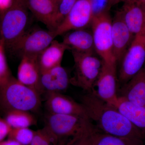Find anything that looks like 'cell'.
Returning <instances> with one entry per match:
<instances>
[{
    "mask_svg": "<svg viewBox=\"0 0 145 145\" xmlns=\"http://www.w3.org/2000/svg\"><path fill=\"white\" fill-rule=\"evenodd\" d=\"M89 120L87 116L49 113L46 117L45 127L59 142L77 134Z\"/></svg>",
    "mask_w": 145,
    "mask_h": 145,
    "instance_id": "6",
    "label": "cell"
},
{
    "mask_svg": "<svg viewBox=\"0 0 145 145\" xmlns=\"http://www.w3.org/2000/svg\"><path fill=\"white\" fill-rule=\"evenodd\" d=\"M4 45L0 40V87L7 83L12 78L4 53Z\"/></svg>",
    "mask_w": 145,
    "mask_h": 145,
    "instance_id": "27",
    "label": "cell"
},
{
    "mask_svg": "<svg viewBox=\"0 0 145 145\" xmlns=\"http://www.w3.org/2000/svg\"><path fill=\"white\" fill-rule=\"evenodd\" d=\"M117 109L138 129L145 134V106L138 105L119 97Z\"/></svg>",
    "mask_w": 145,
    "mask_h": 145,
    "instance_id": "20",
    "label": "cell"
},
{
    "mask_svg": "<svg viewBox=\"0 0 145 145\" xmlns=\"http://www.w3.org/2000/svg\"><path fill=\"white\" fill-rule=\"evenodd\" d=\"M134 36H145V3L141 0H126L119 10Z\"/></svg>",
    "mask_w": 145,
    "mask_h": 145,
    "instance_id": "11",
    "label": "cell"
},
{
    "mask_svg": "<svg viewBox=\"0 0 145 145\" xmlns=\"http://www.w3.org/2000/svg\"><path fill=\"white\" fill-rule=\"evenodd\" d=\"M87 116L106 134L142 140L145 134L117 109L101 100L94 91L82 97V103Z\"/></svg>",
    "mask_w": 145,
    "mask_h": 145,
    "instance_id": "1",
    "label": "cell"
},
{
    "mask_svg": "<svg viewBox=\"0 0 145 145\" xmlns=\"http://www.w3.org/2000/svg\"><path fill=\"white\" fill-rule=\"evenodd\" d=\"M99 133L89 120L82 129L61 145H95Z\"/></svg>",
    "mask_w": 145,
    "mask_h": 145,
    "instance_id": "21",
    "label": "cell"
},
{
    "mask_svg": "<svg viewBox=\"0 0 145 145\" xmlns=\"http://www.w3.org/2000/svg\"><path fill=\"white\" fill-rule=\"evenodd\" d=\"M0 145H22L17 141L12 140V139H8V140L5 141L0 142Z\"/></svg>",
    "mask_w": 145,
    "mask_h": 145,
    "instance_id": "31",
    "label": "cell"
},
{
    "mask_svg": "<svg viewBox=\"0 0 145 145\" xmlns=\"http://www.w3.org/2000/svg\"><path fill=\"white\" fill-rule=\"evenodd\" d=\"M78 1V0H60L59 1L57 5V13L55 20L57 28L66 16H67Z\"/></svg>",
    "mask_w": 145,
    "mask_h": 145,
    "instance_id": "26",
    "label": "cell"
},
{
    "mask_svg": "<svg viewBox=\"0 0 145 145\" xmlns=\"http://www.w3.org/2000/svg\"><path fill=\"white\" fill-rule=\"evenodd\" d=\"M52 1L54 2L55 3H56V4L57 5V4L58 3L59 1L60 0H52Z\"/></svg>",
    "mask_w": 145,
    "mask_h": 145,
    "instance_id": "33",
    "label": "cell"
},
{
    "mask_svg": "<svg viewBox=\"0 0 145 145\" xmlns=\"http://www.w3.org/2000/svg\"><path fill=\"white\" fill-rule=\"evenodd\" d=\"M126 0H109L112 6L114 5L119 2H124Z\"/></svg>",
    "mask_w": 145,
    "mask_h": 145,
    "instance_id": "32",
    "label": "cell"
},
{
    "mask_svg": "<svg viewBox=\"0 0 145 145\" xmlns=\"http://www.w3.org/2000/svg\"><path fill=\"white\" fill-rule=\"evenodd\" d=\"M112 34L113 54L117 62H120L135 36L130 31L119 11L112 20Z\"/></svg>",
    "mask_w": 145,
    "mask_h": 145,
    "instance_id": "12",
    "label": "cell"
},
{
    "mask_svg": "<svg viewBox=\"0 0 145 145\" xmlns=\"http://www.w3.org/2000/svg\"><path fill=\"white\" fill-rule=\"evenodd\" d=\"M142 37V39H143V41H144V43L145 44V36H141Z\"/></svg>",
    "mask_w": 145,
    "mask_h": 145,
    "instance_id": "34",
    "label": "cell"
},
{
    "mask_svg": "<svg viewBox=\"0 0 145 145\" xmlns=\"http://www.w3.org/2000/svg\"><path fill=\"white\" fill-rule=\"evenodd\" d=\"M54 31L36 29L25 32L12 48V49L23 56L38 57L56 38Z\"/></svg>",
    "mask_w": 145,
    "mask_h": 145,
    "instance_id": "8",
    "label": "cell"
},
{
    "mask_svg": "<svg viewBox=\"0 0 145 145\" xmlns=\"http://www.w3.org/2000/svg\"><path fill=\"white\" fill-rule=\"evenodd\" d=\"M18 66L17 80L20 82L35 89L40 94L43 92L40 84L41 71L38 57L23 56Z\"/></svg>",
    "mask_w": 145,
    "mask_h": 145,
    "instance_id": "14",
    "label": "cell"
},
{
    "mask_svg": "<svg viewBox=\"0 0 145 145\" xmlns=\"http://www.w3.org/2000/svg\"><path fill=\"white\" fill-rule=\"evenodd\" d=\"M67 71L61 65L41 72L40 84L43 91L60 92L68 87L71 83Z\"/></svg>",
    "mask_w": 145,
    "mask_h": 145,
    "instance_id": "15",
    "label": "cell"
},
{
    "mask_svg": "<svg viewBox=\"0 0 145 145\" xmlns=\"http://www.w3.org/2000/svg\"><path fill=\"white\" fill-rule=\"evenodd\" d=\"M46 105L50 113L87 116L82 104L60 92L48 93Z\"/></svg>",
    "mask_w": 145,
    "mask_h": 145,
    "instance_id": "13",
    "label": "cell"
},
{
    "mask_svg": "<svg viewBox=\"0 0 145 145\" xmlns=\"http://www.w3.org/2000/svg\"><path fill=\"white\" fill-rule=\"evenodd\" d=\"M142 2H143V3H145V0H141Z\"/></svg>",
    "mask_w": 145,
    "mask_h": 145,
    "instance_id": "35",
    "label": "cell"
},
{
    "mask_svg": "<svg viewBox=\"0 0 145 145\" xmlns=\"http://www.w3.org/2000/svg\"><path fill=\"white\" fill-rule=\"evenodd\" d=\"M41 103L40 94L38 91L13 77L0 87V106L6 112L14 110L36 111Z\"/></svg>",
    "mask_w": 145,
    "mask_h": 145,
    "instance_id": "2",
    "label": "cell"
},
{
    "mask_svg": "<svg viewBox=\"0 0 145 145\" xmlns=\"http://www.w3.org/2000/svg\"><path fill=\"white\" fill-rule=\"evenodd\" d=\"M59 142L45 127L35 131L30 145H58Z\"/></svg>",
    "mask_w": 145,
    "mask_h": 145,
    "instance_id": "25",
    "label": "cell"
},
{
    "mask_svg": "<svg viewBox=\"0 0 145 145\" xmlns=\"http://www.w3.org/2000/svg\"><path fill=\"white\" fill-rule=\"evenodd\" d=\"M93 18L90 0H78L57 27L55 35L57 37L72 30L86 28L91 25Z\"/></svg>",
    "mask_w": 145,
    "mask_h": 145,
    "instance_id": "9",
    "label": "cell"
},
{
    "mask_svg": "<svg viewBox=\"0 0 145 145\" xmlns=\"http://www.w3.org/2000/svg\"><path fill=\"white\" fill-rule=\"evenodd\" d=\"M68 48L62 42L54 40L38 56L41 71H45L61 65L63 56Z\"/></svg>",
    "mask_w": 145,
    "mask_h": 145,
    "instance_id": "19",
    "label": "cell"
},
{
    "mask_svg": "<svg viewBox=\"0 0 145 145\" xmlns=\"http://www.w3.org/2000/svg\"><path fill=\"white\" fill-rule=\"evenodd\" d=\"M6 113L5 119L12 128L29 127L36 123L35 118L29 112L14 110Z\"/></svg>",
    "mask_w": 145,
    "mask_h": 145,
    "instance_id": "22",
    "label": "cell"
},
{
    "mask_svg": "<svg viewBox=\"0 0 145 145\" xmlns=\"http://www.w3.org/2000/svg\"><path fill=\"white\" fill-rule=\"evenodd\" d=\"M86 29H76L64 34L63 42L71 51L93 53L95 51L93 35Z\"/></svg>",
    "mask_w": 145,
    "mask_h": 145,
    "instance_id": "17",
    "label": "cell"
},
{
    "mask_svg": "<svg viewBox=\"0 0 145 145\" xmlns=\"http://www.w3.org/2000/svg\"><path fill=\"white\" fill-rule=\"evenodd\" d=\"M126 84L121 96L132 103L145 106V65Z\"/></svg>",
    "mask_w": 145,
    "mask_h": 145,
    "instance_id": "18",
    "label": "cell"
},
{
    "mask_svg": "<svg viewBox=\"0 0 145 145\" xmlns=\"http://www.w3.org/2000/svg\"><path fill=\"white\" fill-rule=\"evenodd\" d=\"M29 10L25 0H13L2 17L0 25L1 40L12 49L26 32Z\"/></svg>",
    "mask_w": 145,
    "mask_h": 145,
    "instance_id": "3",
    "label": "cell"
},
{
    "mask_svg": "<svg viewBox=\"0 0 145 145\" xmlns=\"http://www.w3.org/2000/svg\"><path fill=\"white\" fill-rule=\"evenodd\" d=\"M117 64H111L103 61L101 72L96 84L97 96L106 103L116 108L119 97L116 92Z\"/></svg>",
    "mask_w": 145,
    "mask_h": 145,
    "instance_id": "10",
    "label": "cell"
},
{
    "mask_svg": "<svg viewBox=\"0 0 145 145\" xmlns=\"http://www.w3.org/2000/svg\"><path fill=\"white\" fill-rule=\"evenodd\" d=\"M28 10L48 29L55 31L57 28V4L52 0H25Z\"/></svg>",
    "mask_w": 145,
    "mask_h": 145,
    "instance_id": "16",
    "label": "cell"
},
{
    "mask_svg": "<svg viewBox=\"0 0 145 145\" xmlns=\"http://www.w3.org/2000/svg\"><path fill=\"white\" fill-rule=\"evenodd\" d=\"M95 145H143L142 140L117 137L99 133Z\"/></svg>",
    "mask_w": 145,
    "mask_h": 145,
    "instance_id": "23",
    "label": "cell"
},
{
    "mask_svg": "<svg viewBox=\"0 0 145 145\" xmlns=\"http://www.w3.org/2000/svg\"><path fill=\"white\" fill-rule=\"evenodd\" d=\"M13 0H0V9L6 10L11 5Z\"/></svg>",
    "mask_w": 145,
    "mask_h": 145,
    "instance_id": "30",
    "label": "cell"
},
{
    "mask_svg": "<svg viewBox=\"0 0 145 145\" xmlns=\"http://www.w3.org/2000/svg\"><path fill=\"white\" fill-rule=\"evenodd\" d=\"M35 134V131L29 127L12 128L8 139L15 140L22 145H30Z\"/></svg>",
    "mask_w": 145,
    "mask_h": 145,
    "instance_id": "24",
    "label": "cell"
},
{
    "mask_svg": "<svg viewBox=\"0 0 145 145\" xmlns=\"http://www.w3.org/2000/svg\"><path fill=\"white\" fill-rule=\"evenodd\" d=\"M112 19L108 12L93 17L91 26L95 51L104 62L114 64L117 62L112 50Z\"/></svg>",
    "mask_w": 145,
    "mask_h": 145,
    "instance_id": "5",
    "label": "cell"
},
{
    "mask_svg": "<svg viewBox=\"0 0 145 145\" xmlns=\"http://www.w3.org/2000/svg\"><path fill=\"white\" fill-rule=\"evenodd\" d=\"M71 52L74 59L75 74L71 82L84 90L92 92L101 72L103 60L93 53Z\"/></svg>",
    "mask_w": 145,
    "mask_h": 145,
    "instance_id": "4",
    "label": "cell"
},
{
    "mask_svg": "<svg viewBox=\"0 0 145 145\" xmlns=\"http://www.w3.org/2000/svg\"><path fill=\"white\" fill-rule=\"evenodd\" d=\"M12 129L5 119L0 117V142L3 141L7 136H8Z\"/></svg>",
    "mask_w": 145,
    "mask_h": 145,
    "instance_id": "29",
    "label": "cell"
},
{
    "mask_svg": "<svg viewBox=\"0 0 145 145\" xmlns=\"http://www.w3.org/2000/svg\"><path fill=\"white\" fill-rule=\"evenodd\" d=\"M93 18L108 12L111 6L109 0H90Z\"/></svg>",
    "mask_w": 145,
    "mask_h": 145,
    "instance_id": "28",
    "label": "cell"
},
{
    "mask_svg": "<svg viewBox=\"0 0 145 145\" xmlns=\"http://www.w3.org/2000/svg\"><path fill=\"white\" fill-rule=\"evenodd\" d=\"M145 62V43L142 36H135L120 61L119 81L127 82L142 68Z\"/></svg>",
    "mask_w": 145,
    "mask_h": 145,
    "instance_id": "7",
    "label": "cell"
}]
</instances>
